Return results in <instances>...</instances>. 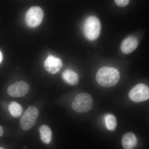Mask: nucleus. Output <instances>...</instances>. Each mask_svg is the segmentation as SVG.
I'll use <instances>...</instances> for the list:
<instances>
[{"mask_svg": "<svg viewBox=\"0 0 149 149\" xmlns=\"http://www.w3.org/2000/svg\"><path fill=\"white\" fill-rule=\"evenodd\" d=\"M120 78L119 71L113 68L104 67L99 70L96 74V80L99 85L106 88L116 85Z\"/></svg>", "mask_w": 149, "mask_h": 149, "instance_id": "nucleus-1", "label": "nucleus"}, {"mask_svg": "<svg viewBox=\"0 0 149 149\" xmlns=\"http://www.w3.org/2000/svg\"><path fill=\"white\" fill-rule=\"evenodd\" d=\"M83 30L84 35L88 40H96L100 33V22L95 16L88 17L84 22Z\"/></svg>", "mask_w": 149, "mask_h": 149, "instance_id": "nucleus-2", "label": "nucleus"}, {"mask_svg": "<svg viewBox=\"0 0 149 149\" xmlns=\"http://www.w3.org/2000/svg\"><path fill=\"white\" fill-rule=\"evenodd\" d=\"M93 106V100L92 96L87 93H83L77 95L73 100L71 107L77 112H87L91 110Z\"/></svg>", "mask_w": 149, "mask_h": 149, "instance_id": "nucleus-3", "label": "nucleus"}, {"mask_svg": "<svg viewBox=\"0 0 149 149\" xmlns=\"http://www.w3.org/2000/svg\"><path fill=\"white\" fill-rule=\"evenodd\" d=\"M39 111L36 107H29L24 112L20 120V127L23 130H28L34 126L39 116Z\"/></svg>", "mask_w": 149, "mask_h": 149, "instance_id": "nucleus-4", "label": "nucleus"}, {"mask_svg": "<svg viewBox=\"0 0 149 149\" xmlns=\"http://www.w3.org/2000/svg\"><path fill=\"white\" fill-rule=\"evenodd\" d=\"M44 15V12L40 7H32L27 11L25 15L26 24L29 27H37L42 21Z\"/></svg>", "mask_w": 149, "mask_h": 149, "instance_id": "nucleus-5", "label": "nucleus"}, {"mask_svg": "<svg viewBox=\"0 0 149 149\" xmlns=\"http://www.w3.org/2000/svg\"><path fill=\"white\" fill-rule=\"evenodd\" d=\"M129 98L136 102L145 101L149 98V89L145 84L140 83L134 86L129 93Z\"/></svg>", "mask_w": 149, "mask_h": 149, "instance_id": "nucleus-6", "label": "nucleus"}, {"mask_svg": "<svg viewBox=\"0 0 149 149\" xmlns=\"http://www.w3.org/2000/svg\"><path fill=\"white\" fill-rule=\"evenodd\" d=\"M29 90V85L24 81H19L9 86L7 92L8 95L14 97H24Z\"/></svg>", "mask_w": 149, "mask_h": 149, "instance_id": "nucleus-7", "label": "nucleus"}, {"mask_svg": "<svg viewBox=\"0 0 149 149\" xmlns=\"http://www.w3.org/2000/svg\"><path fill=\"white\" fill-rule=\"evenodd\" d=\"M63 65L62 60L58 58L49 55L44 63L46 70L51 74L57 73L61 69Z\"/></svg>", "mask_w": 149, "mask_h": 149, "instance_id": "nucleus-8", "label": "nucleus"}, {"mask_svg": "<svg viewBox=\"0 0 149 149\" xmlns=\"http://www.w3.org/2000/svg\"><path fill=\"white\" fill-rule=\"evenodd\" d=\"M139 45V40L135 36H129L123 41L120 50L125 54L131 53L135 50Z\"/></svg>", "mask_w": 149, "mask_h": 149, "instance_id": "nucleus-9", "label": "nucleus"}, {"mask_svg": "<svg viewBox=\"0 0 149 149\" xmlns=\"http://www.w3.org/2000/svg\"><path fill=\"white\" fill-rule=\"evenodd\" d=\"M138 140L135 134L132 133H125L122 139L123 146L125 149H133L136 147Z\"/></svg>", "mask_w": 149, "mask_h": 149, "instance_id": "nucleus-10", "label": "nucleus"}, {"mask_svg": "<svg viewBox=\"0 0 149 149\" xmlns=\"http://www.w3.org/2000/svg\"><path fill=\"white\" fill-rule=\"evenodd\" d=\"M62 77L66 83L70 85H76L79 82L78 74L72 70H65L62 74Z\"/></svg>", "mask_w": 149, "mask_h": 149, "instance_id": "nucleus-11", "label": "nucleus"}, {"mask_svg": "<svg viewBox=\"0 0 149 149\" xmlns=\"http://www.w3.org/2000/svg\"><path fill=\"white\" fill-rule=\"evenodd\" d=\"M41 140L45 143L48 144L52 140V131L48 125H44L40 126L39 129Z\"/></svg>", "mask_w": 149, "mask_h": 149, "instance_id": "nucleus-12", "label": "nucleus"}, {"mask_svg": "<svg viewBox=\"0 0 149 149\" xmlns=\"http://www.w3.org/2000/svg\"><path fill=\"white\" fill-rule=\"evenodd\" d=\"M8 109L11 115L15 118L20 117L23 112L22 107L15 102H12L8 106Z\"/></svg>", "mask_w": 149, "mask_h": 149, "instance_id": "nucleus-13", "label": "nucleus"}, {"mask_svg": "<svg viewBox=\"0 0 149 149\" xmlns=\"http://www.w3.org/2000/svg\"><path fill=\"white\" fill-rule=\"evenodd\" d=\"M105 123L107 128L110 131L115 130L117 126V120L115 116L113 114H107L105 116Z\"/></svg>", "mask_w": 149, "mask_h": 149, "instance_id": "nucleus-14", "label": "nucleus"}, {"mask_svg": "<svg viewBox=\"0 0 149 149\" xmlns=\"http://www.w3.org/2000/svg\"><path fill=\"white\" fill-rule=\"evenodd\" d=\"M129 1H130L128 0H115L114 1L115 3L118 6L121 7H125L128 5Z\"/></svg>", "mask_w": 149, "mask_h": 149, "instance_id": "nucleus-15", "label": "nucleus"}, {"mask_svg": "<svg viewBox=\"0 0 149 149\" xmlns=\"http://www.w3.org/2000/svg\"><path fill=\"white\" fill-rule=\"evenodd\" d=\"M3 134V129L1 126H0V137L2 136Z\"/></svg>", "mask_w": 149, "mask_h": 149, "instance_id": "nucleus-16", "label": "nucleus"}, {"mask_svg": "<svg viewBox=\"0 0 149 149\" xmlns=\"http://www.w3.org/2000/svg\"><path fill=\"white\" fill-rule=\"evenodd\" d=\"M3 60V55L1 52L0 51V63H1Z\"/></svg>", "mask_w": 149, "mask_h": 149, "instance_id": "nucleus-17", "label": "nucleus"}, {"mask_svg": "<svg viewBox=\"0 0 149 149\" xmlns=\"http://www.w3.org/2000/svg\"><path fill=\"white\" fill-rule=\"evenodd\" d=\"M0 149H5L3 148H1V147H0Z\"/></svg>", "mask_w": 149, "mask_h": 149, "instance_id": "nucleus-18", "label": "nucleus"}]
</instances>
